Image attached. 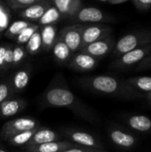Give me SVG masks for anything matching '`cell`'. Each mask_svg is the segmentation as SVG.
Masks as SVG:
<instances>
[{
  "label": "cell",
  "mask_w": 151,
  "mask_h": 152,
  "mask_svg": "<svg viewBox=\"0 0 151 152\" xmlns=\"http://www.w3.org/2000/svg\"><path fill=\"white\" fill-rule=\"evenodd\" d=\"M126 83L140 94H147L151 92V77H135L125 79Z\"/></svg>",
  "instance_id": "obj_22"
},
{
  "label": "cell",
  "mask_w": 151,
  "mask_h": 152,
  "mask_svg": "<svg viewBox=\"0 0 151 152\" xmlns=\"http://www.w3.org/2000/svg\"><path fill=\"white\" fill-rule=\"evenodd\" d=\"M151 43V31L141 30L129 33L116 41L112 51V57L117 58L130 51L142 47Z\"/></svg>",
  "instance_id": "obj_3"
},
{
  "label": "cell",
  "mask_w": 151,
  "mask_h": 152,
  "mask_svg": "<svg viewBox=\"0 0 151 152\" xmlns=\"http://www.w3.org/2000/svg\"><path fill=\"white\" fill-rule=\"evenodd\" d=\"M11 23V12L9 6L0 1V33L4 32Z\"/></svg>",
  "instance_id": "obj_29"
},
{
  "label": "cell",
  "mask_w": 151,
  "mask_h": 152,
  "mask_svg": "<svg viewBox=\"0 0 151 152\" xmlns=\"http://www.w3.org/2000/svg\"><path fill=\"white\" fill-rule=\"evenodd\" d=\"M61 18V13L52 4L44 12V13L43 14V16L40 18V20L37 21L36 24H38L39 26L55 25V23L58 22Z\"/></svg>",
  "instance_id": "obj_23"
},
{
  "label": "cell",
  "mask_w": 151,
  "mask_h": 152,
  "mask_svg": "<svg viewBox=\"0 0 151 152\" xmlns=\"http://www.w3.org/2000/svg\"><path fill=\"white\" fill-rule=\"evenodd\" d=\"M78 85L85 90L104 96L122 100L145 99V94L133 89L125 81L113 76L98 75L84 77L77 80Z\"/></svg>",
  "instance_id": "obj_2"
},
{
  "label": "cell",
  "mask_w": 151,
  "mask_h": 152,
  "mask_svg": "<svg viewBox=\"0 0 151 152\" xmlns=\"http://www.w3.org/2000/svg\"><path fill=\"white\" fill-rule=\"evenodd\" d=\"M39 30L42 39V50L45 52L52 51V48L58 37L57 27L55 25L40 26Z\"/></svg>",
  "instance_id": "obj_20"
},
{
  "label": "cell",
  "mask_w": 151,
  "mask_h": 152,
  "mask_svg": "<svg viewBox=\"0 0 151 152\" xmlns=\"http://www.w3.org/2000/svg\"><path fill=\"white\" fill-rule=\"evenodd\" d=\"M43 1H45V0H5V4L9 6V8L19 11L31 4L43 2Z\"/></svg>",
  "instance_id": "obj_30"
},
{
  "label": "cell",
  "mask_w": 151,
  "mask_h": 152,
  "mask_svg": "<svg viewBox=\"0 0 151 152\" xmlns=\"http://www.w3.org/2000/svg\"><path fill=\"white\" fill-rule=\"evenodd\" d=\"M62 133L67 137L68 141L77 146L104 150V146L101 141L97 136L86 131L77 128H63Z\"/></svg>",
  "instance_id": "obj_7"
},
{
  "label": "cell",
  "mask_w": 151,
  "mask_h": 152,
  "mask_svg": "<svg viewBox=\"0 0 151 152\" xmlns=\"http://www.w3.org/2000/svg\"><path fill=\"white\" fill-rule=\"evenodd\" d=\"M52 52L55 61L59 64H68L72 56V52L59 37L52 48Z\"/></svg>",
  "instance_id": "obj_21"
},
{
  "label": "cell",
  "mask_w": 151,
  "mask_h": 152,
  "mask_svg": "<svg viewBox=\"0 0 151 152\" xmlns=\"http://www.w3.org/2000/svg\"><path fill=\"white\" fill-rule=\"evenodd\" d=\"M61 138H62L61 135L59 133H57L56 131H54L51 128L40 126L36 130L31 140L28 142V143L26 146L39 145V144H44V143H47V142L61 141Z\"/></svg>",
  "instance_id": "obj_18"
},
{
  "label": "cell",
  "mask_w": 151,
  "mask_h": 152,
  "mask_svg": "<svg viewBox=\"0 0 151 152\" xmlns=\"http://www.w3.org/2000/svg\"><path fill=\"white\" fill-rule=\"evenodd\" d=\"M8 44L0 45V72L6 71L5 69V54L8 48Z\"/></svg>",
  "instance_id": "obj_32"
},
{
  "label": "cell",
  "mask_w": 151,
  "mask_h": 152,
  "mask_svg": "<svg viewBox=\"0 0 151 152\" xmlns=\"http://www.w3.org/2000/svg\"><path fill=\"white\" fill-rule=\"evenodd\" d=\"M83 24H75L64 27L58 34V37L68 45L72 53L78 52L82 47Z\"/></svg>",
  "instance_id": "obj_10"
},
{
  "label": "cell",
  "mask_w": 151,
  "mask_h": 152,
  "mask_svg": "<svg viewBox=\"0 0 151 152\" xmlns=\"http://www.w3.org/2000/svg\"><path fill=\"white\" fill-rule=\"evenodd\" d=\"M145 99L147 100V102H149L150 106L151 107V92H150V93H149V94H146V96H145Z\"/></svg>",
  "instance_id": "obj_37"
},
{
  "label": "cell",
  "mask_w": 151,
  "mask_h": 152,
  "mask_svg": "<svg viewBox=\"0 0 151 152\" xmlns=\"http://www.w3.org/2000/svg\"><path fill=\"white\" fill-rule=\"evenodd\" d=\"M77 145L70 142L68 140L65 141H56L52 142H47L39 145L24 146L23 149L25 152H61L65 150H69Z\"/></svg>",
  "instance_id": "obj_17"
},
{
  "label": "cell",
  "mask_w": 151,
  "mask_h": 152,
  "mask_svg": "<svg viewBox=\"0 0 151 152\" xmlns=\"http://www.w3.org/2000/svg\"><path fill=\"white\" fill-rule=\"evenodd\" d=\"M28 53L26 52L25 46L20 45H12V69L19 68L24 60L26 59Z\"/></svg>",
  "instance_id": "obj_27"
},
{
  "label": "cell",
  "mask_w": 151,
  "mask_h": 152,
  "mask_svg": "<svg viewBox=\"0 0 151 152\" xmlns=\"http://www.w3.org/2000/svg\"><path fill=\"white\" fill-rule=\"evenodd\" d=\"M40 126V123L36 119L30 117L13 118L3 125L0 129V138L4 141H7L16 134L37 129Z\"/></svg>",
  "instance_id": "obj_4"
},
{
  "label": "cell",
  "mask_w": 151,
  "mask_h": 152,
  "mask_svg": "<svg viewBox=\"0 0 151 152\" xmlns=\"http://www.w3.org/2000/svg\"><path fill=\"white\" fill-rule=\"evenodd\" d=\"M112 27L106 24L93 23L90 25H84L82 30V47L110 36L112 35Z\"/></svg>",
  "instance_id": "obj_11"
},
{
  "label": "cell",
  "mask_w": 151,
  "mask_h": 152,
  "mask_svg": "<svg viewBox=\"0 0 151 152\" xmlns=\"http://www.w3.org/2000/svg\"><path fill=\"white\" fill-rule=\"evenodd\" d=\"M24 98H10L0 104V118H12L21 112L27 107Z\"/></svg>",
  "instance_id": "obj_16"
},
{
  "label": "cell",
  "mask_w": 151,
  "mask_h": 152,
  "mask_svg": "<svg viewBox=\"0 0 151 152\" xmlns=\"http://www.w3.org/2000/svg\"><path fill=\"white\" fill-rule=\"evenodd\" d=\"M52 4L50 0H45L43 2L36 3L34 4H31L26 8H23L21 10L18 11V15L25 20H28L29 22L35 23L40 20V18L43 16L44 12L47 10V8Z\"/></svg>",
  "instance_id": "obj_14"
},
{
  "label": "cell",
  "mask_w": 151,
  "mask_h": 152,
  "mask_svg": "<svg viewBox=\"0 0 151 152\" xmlns=\"http://www.w3.org/2000/svg\"><path fill=\"white\" fill-rule=\"evenodd\" d=\"M148 69H151V53L149 56H147L143 61H142L138 65L135 66L134 70L141 71V70H145Z\"/></svg>",
  "instance_id": "obj_33"
},
{
  "label": "cell",
  "mask_w": 151,
  "mask_h": 152,
  "mask_svg": "<svg viewBox=\"0 0 151 152\" xmlns=\"http://www.w3.org/2000/svg\"><path fill=\"white\" fill-rule=\"evenodd\" d=\"M61 17L72 18L83 6L82 0H50Z\"/></svg>",
  "instance_id": "obj_19"
},
{
  "label": "cell",
  "mask_w": 151,
  "mask_h": 152,
  "mask_svg": "<svg viewBox=\"0 0 151 152\" xmlns=\"http://www.w3.org/2000/svg\"><path fill=\"white\" fill-rule=\"evenodd\" d=\"M151 53V43L142 47L130 51L117 58L110 64V68L117 70H125L138 65Z\"/></svg>",
  "instance_id": "obj_5"
},
{
  "label": "cell",
  "mask_w": 151,
  "mask_h": 152,
  "mask_svg": "<svg viewBox=\"0 0 151 152\" xmlns=\"http://www.w3.org/2000/svg\"><path fill=\"white\" fill-rule=\"evenodd\" d=\"M12 89L9 80L0 82V104L13 96Z\"/></svg>",
  "instance_id": "obj_31"
},
{
  "label": "cell",
  "mask_w": 151,
  "mask_h": 152,
  "mask_svg": "<svg viewBox=\"0 0 151 152\" xmlns=\"http://www.w3.org/2000/svg\"><path fill=\"white\" fill-rule=\"evenodd\" d=\"M36 129L30 130V131H25V132H22V133L16 134L12 135L11 138H9L6 142L9 144H11L12 146H15V147H24L31 140L33 134L36 132Z\"/></svg>",
  "instance_id": "obj_26"
},
{
  "label": "cell",
  "mask_w": 151,
  "mask_h": 152,
  "mask_svg": "<svg viewBox=\"0 0 151 152\" xmlns=\"http://www.w3.org/2000/svg\"><path fill=\"white\" fill-rule=\"evenodd\" d=\"M26 52L29 55H36L39 53L42 50V39L40 35V30L37 29L24 45Z\"/></svg>",
  "instance_id": "obj_25"
},
{
  "label": "cell",
  "mask_w": 151,
  "mask_h": 152,
  "mask_svg": "<svg viewBox=\"0 0 151 152\" xmlns=\"http://www.w3.org/2000/svg\"><path fill=\"white\" fill-rule=\"evenodd\" d=\"M125 126L135 132L149 134L151 132V118L146 115H127L123 118Z\"/></svg>",
  "instance_id": "obj_15"
},
{
  "label": "cell",
  "mask_w": 151,
  "mask_h": 152,
  "mask_svg": "<svg viewBox=\"0 0 151 152\" xmlns=\"http://www.w3.org/2000/svg\"><path fill=\"white\" fill-rule=\"evenodd\" d=\"M0 152H9V151H5L4 149H3L2 147H0Z\"/></svg>",
  "instance_id": "obj_38"
},
{
  "label": "cell",
  "mask_w": 151,
  "mask_h": 152,
  "mask_svg": "<svg viewBox=\"0 0 151 152\" xmlns=\"http://www.w3.org/2000/svg\"><path fill=\"white\" fill-rule=\"evenodd\" d=\"M115 43L116 41L114 37L110 35L83 46L79 51L100 60L101 58H103L112 53L115 46Z\"/></svg>",
  "instance_id": "obj_9"
},
{
  "label": "cell",
  "mask_w": 151,
  "mask_h": 152,
  "mask_svg": "<svg viewBox=\"0 0 151 152\" xmlns=\"http://www.w3.org/2000/svg\"><path fill=\"white\" fill-rule=\"evenodd\" d=\"M31 24H32V22H29V21L22 20V19L14 20L10 23L9 27L4 31V36L8 38L14 39L24 28H26L27 27H28Z\"/></svg>",
  "instance_id": "obj_24"
},
{
  "label": "cell",
  "mask_w": 151,
  "mask_h": 152,
  "mask_svg": "<svg viewBox=\"0 0 151 152\" xmlns=\"http://www.w3.org/2000/svg\"><path fill=\"white\" fill-rule=\"evenodd\" d=\"M40 26L36 23H32L31 25H29L28 27H27L26 28H24L14 39L17 45H25L28 41L30 39V37H32V35L37 30L39 29Z\"/></svg>",
  "instance_id": "obj_28"
},
{
  "label": "cell",
  "mask_w": 151,
  "mask_h": 152,
  "mask_svg": "<svg viewBox=\"0 0 151 152\" xmlns=\"http://www.w3.org/2000/svg\"><path fill=\"white\" fill-rule=\"evenodd\" d=\"M108 134L110 142L115 146L125 151L135 148L139 142L138 137L134 134L117 125H112L109 127Z\"/></svg>",
  "instance_id": "obj_6"
},
{
  "label": "cell",
  "mask_w": 151,
  "mask_h": 152,
  "mask_svg": "<svg viewBox=\"0 0 151 152\" xmlns=\"http://www.w3.org/2000/svg\"><path fill=\"white\" fill-rule=\"evenodd\" d=\"M98 63H99L98 59L87 53L78 51V53L71 56L70 60L68 62V66L69 68L76 71L86 72L95 69Z\"/></svg>",
  "instance_id": "obj_12"
},
{
  "label": "cell",
  "mask_w": 151,
  "mask_h": 152,
  "mask_svg": "<svg viewBox=\"0 0 151 152\" xmlns=\"http://www.w3.org/2000/svg\"><path fill=\"white\" fill-rule=\"evenodd\" d=\"M133 2L140 10H148L151 8V0H133Z\"/></svg>",
  "instance_id": "obj_35"
},
{
  "label": "cell",
  "mask_w": 151,
  "mask_h": 152,
  "mask_svg": "<svg viewBox=\"0 0 151 152\" xmlns=\"http://www.w3.org/2000/svg\"><path fill=\"white\" fill-rule=\"evenodd\" d=\"M101 1H108L111 4H121V3H124L127 0H101Z\"/></svg>",
  "instance_id": "obj_36"
},
{
  "label": "cell",
  "mask_w": 151,
  "mask_h": 152,
  "mask_svg": "<svg viewBox=\"0 0 151 152\" xmlns=\"http://www.w3.org/2000/svg\"><path fill=\"white\" fill-rule=\"evenodd\" d=\"M74 21L82 23H101L110 21L112 17L93 6H82L71 18Z\"/></svg>",
  "instance_id": "obj_8"
},
{
  "label": "cell",
  "mask_w": 151,
  "mask_h": 152,
  "mask_svg": "<svg viewBox=\"0 0 151 152\" xmlns=\"http://www.w3.org/2000/svg\"><path fill=\"white\" fill-rule=\"evenodd\" d=\"M31 78V68L28 65L19 68L9 79L13 94L23 92Z\"/></svg>",
  "instance_id": "obj_13"
},
{
  "label": "cell",
  "mask_w": 151,
  "mask_h": 152,
  "mask_svg": "<svg viewBox=\"0 0 151 152\" xmlns=\"http://www.w3.org/2000/svg\"><path fill=\"white\" fill-rule=\"evenodd\" d=\"M61 152H107L105 150H98V149H91V148H86V147H81V146H77L69 150H65Z\"/></svg>",
  "instance_id": "obj_34"
},
{
  "label": "cell",
  "mask_w": 151,
  "mask_h": 152,
  "mask_svg": "<svg viewBox=\"0 0 151 152\" xmlns=\"http://www.w3.org/2000/svg\"><path fill=\"white\" fill-rule=\"evenodd\" d=\"M41 103L45 107L66 109L77 118L90 123H96L98 116L93 109L79 99L69 87L64 77L57 74L40 96Z\"/></svg>",
  "instance_id": "obj_1"
}]
</instances>
